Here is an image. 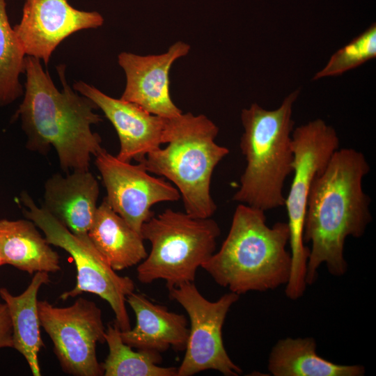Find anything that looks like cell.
Segmentation results:
<instances>
[{
  "label": "cell",
  "mask_w": 376,
  "mask_h": 376,
  "mask_svg": "<svg viewBox=\"0 0 376 376\" xmlns=\"http://www.w3.org/2000/svg\"><path fill=\"white\" fill-rule=\"evenodd\" d=\"M370 166L364 155L351 148L336 150L315 178L308 195L304 240L311 243L306 282L312 285L325 264L336 276L344 275L347 264L344 246L348 237L363 235L372 221L370 199L363 189Z\"/></svg>",
  "instance_id": "cell-1"
},
{
  "label": "cell",
  "mask_w": 376,
  "mask_h": 376,
  "mask_svg": "<svg viewBox=\"0 0 376 376\" xmlns=\"http://www.w3.org/2000/svg\"><path fill=\"white\" fill-rule=\"evenodd\" d=\"M41 63L26 56L24 98L15 115L27 137L26 147L41 154L54 147L67 173L88 171L91 155L103 148L100 136L91 130V125L102 121L95 111L97 107L68 84L65 65L56 67L62 85L59 91Z\"/></svg>",
  "instance_id": "cell-2"
},
{
  "label": "cell",
  "mask_w": 376,
  "mask_h": 376,
  "mask_svg": "<svg viewBox=\"0 0 376 376\" xmlns=\"http://www.w3.org/2000/svg\"><path fill=\"white\" fill-rule=\"evenodd\" d=\"M287 222L266 224L265 212L240 203L219 250L201 267L220 286L239 295L285 285L291 269Z\"/></svg>",
  "instance_id": "cell-3"
},
{
  "label": "cell",
  "mask_w": 376,
  "mask_h": 376,
  "mask_svg": "<svg viewBox=\"0 0 376 376\" xmlns=\"http://www.w3.org/2000/svg\"><path fill=\"white\" fill-rule=\"evenodd\" d=\"M298 95L292 92L273 110L257 103L242 109L240 146L246 165L234 201L264 212L283 206L284 184L293 169L292 115Z\"/></svg>",
  "instance_id": "cell-4"
},
{
  "label": "cell",
  "mask_w": 376,
  "mask_h": 376,
  "mask_svg": "<svg viewBox=\"0 0 376 376\" xmlns=\"http://www.w3.org/2000/svg\"><path fill=\"white\" fill-rule=\"evenodd\" d=\"M218 127L206 116L190 112L168 118L167 146L146 155L141 163L148 173L164 176L180 192L185 212L196 218L211 217L217 210L210 184L217 164L229 153L217 144Z\"/></svg>",
  "instance_id": "cell-5"
},
{
  "label": "cell",
  "mask_w": 376,
  "mask_h": 376,
  "mask_svg": "<svg viewBox=\"0 0 376 376\" xmlns=\"http://www.w3.org/2000/svg\"><path fill=\"white\" fill-rule=\"evenodd\" d=\"M220 233L210 217L196 218L171 209L153 215L141 229L151 250L137 267L138 280L143 284L164 280L167 288L194 282L198 268L215 252Z\"/></svg>",
  "instance_id": "cell-6"
},
{
  "label": "cell",
  "mask_w": 376,
  "mask_h": 376,
  "mask_svg": "<svg viewBox=\"0 0 376 376\" xmlns=\"http://www.w3.org/2000/svg\"><path fill=\"white\" fill-rule=\"evenodd\" d=\"M293 178L285 197L290 232L291 269L285 295L292 300L306 290V267L310 249L304 240V219L309 192L316 175L339 148L334 128L322 119H315L295 128L292 133Z\"/></svg>",
  "instance_id": "cell-7"
},
{
  "label": "cell",
  "mask_w": 376,
  "mask_h": 376,
  "mask_svg": "<svg viewBox=\"0 0 376 376\" xmlns=\"http://www.w3.org/2000/svg\"><path fill=\"white\" fill-rule=\"evenodd\" d=\"M24 217L32 221L44 233L49 244L67 251L77 268L75 287L60 296L65 300L84 292L95 294L107 301L115 315V323L121 331L131 328L126 308V297L135 289L134 281L116 273L99 253L88 235L77 236L42 207L36 205L27 192L20 194Z\"/></svg>",
  "instance_id": "cell-8"
},
{
  "label": "cell",
  "mask_w": 376,
  "mask_h": 376,
  "mask_svg": "<svg viewBox=\"0 0 376 376\" xmlns=\"http://www.w3.org/2000/svg\"><path fill=\"white\" fill-rule=\"evenodd\" d=\"M168 290L169 297L184 308L190 321L185 353L177 376H191L207 370L226 376L241 375L242 370L230 358L222 338L228 312L240 295L230 292L212 301L201 295L194 282Z\"/></svg>",
  "instance_id": "cell-9"
},
{
  "label": "cell",
  "mask_w": 376,
  "mask_h": 376,
  "mask_svg": "<svg viewBox=\"0 0 376 376\" xmlns=\"http://www.w3.org/2000/svg\"><path fill=\"white\" fill-rule=\"evenodd\" d=\"M38 309L40 327L51 338L63 371L74 376L103 375L96 347L105 343L106 329L97 304L84 297L65 307L42 300L38 301Z\"/></svg>",
  "instance_id": "cell-10"
},
{
  "label": "cell",
  "mask_w": 376,
  "mask_h": 376,
  "mask_svg": "<svg viewBox=\"0 0 376 376\" xmlns=\"http://www.w3.org/2000/svg\"><path fill=\"white\" fill-rule=\"evenodd\" d=\"M95 165L107 190V201L135 231L154 215L151 207L180 198L178 189L163 178L149 175L141 163L118 159L102 148L95 155Z\"/></svg>",
  "instance_id": "cell-11"
},
{
  "label": "cell",
  "mask_w": 376,
  "mask_h": 376,
  "mask_svg": "<svg viewBox=\"0 0 376 376\" xmlns=\"http://www.w3.org/2000/svg\"><path fill=\"white\" fill-rule=\"evenodd\" d=\"M96 11L72 7L68 0H24L20 22L13 29L26 56L47 66L56 47L65 38L81 30L102 26Z\"/></svg>",
  "instance_id": "cell-12"
},
{
  "label": "cell",
  "mask_w": 376,
  "mask_h": 376,
  "mask_svg": "<svg viewBox=\"0 0 376 376\" xmlns=\"http://www.w3.org/2000/svg\"><path fill=\"white\" fill-rule=\"evenodd\" d=\"M189 49L188 44L178 41L161 54L141 56L125 52L120 53L118 62L126 77L120 99L164 118L181 114L182 111L170 95L169 71L173 63L186 56Z\"/></svg>",
  "instance_id": "cell-13"
},
{
  "label": "cell",
  "mask_w": 376,
  "mask_h": 376,
  "mask_svg": "<svg viewBox=\"0 0 376 376\" xmlns=\"http://www.w3.org/2000/svg\"><path fill=\"white\" fill-rule=\"evenodd\" d=\"M72 88L92 100L114 127L120 141L116 157L123 162H140L147 154L166 143L168 118L152 114L141 107L116 99L83 81Z\"/></svg>",
  "instance_id": "cell-14"
},
{
  "label": "cell",
  "mask_w": 376,
  "mask_h": 376,
  "mask_svg": "<svg viewBox=\"0 0 376 376\" xmlns=\"http://www.w3.org/2000/svg\"><path fill=\"white\" fill-rule=\"evenodd\" d=\"M100 193L95 176L88 171H75L63 176L55 173L45 184L41 207L77 236H87Z\"/></svg>",
  "instance_id": "cell-15"
},
{
  "label": "cell",
  "mask_w": 376,
  "mask_h": 376,
  "mask_svg": "<svg viewBox=\"0 0 376 376\" xmlns=\"http://www.w3.org/2000/svg\"><path fill=\"white\" fill-rule=\"evenodd\" d=\"M126 302L134 312L136 325L133 329L120 330L125 344L159 353L171 347L175 352L185 351L189 329L184 315L169 311L166 306L134 292L127 296Z\"/></svg>",
  "instance_id": "cell-16"
},
{
  "label": "cell",
  "mask_w": 376,
  "mask_h": 376,
  "mask_svg": "<svg viewBox=\"0 0 376 376\" xmlns=\"http://www.w3.org/2000/svg\"><path fill=\"white\" fill-rule=\"evenodd\" d=\"M88 235L115 271L139 264L148 256L141 235L113 210L105 197L97 206Z\"/></svg>",
  "instance_id": "cell-17"
},
{
  "label": "cell",
  "mask_w": 376,
  "mask_h": 376,
  "mask_svg": "<svg viewBox=\"0 0 376 376\" xmlns=\"http://www.w3.org/2000/svg\"><path fill=\"white\" fill-rule=\"evenodd\" d=\"M0 253L3 265L30 274L61 270L59 255L28 219L0 220Z\"/></svg>",
  "instance_id": "cell-18"
},
{
  "label": "cell",
  "mask_w": 376,
  "mask_h": 376,
  "mask_svg": "<svg viewBox=\"0 0 376 376\" xmlns=\"http://www.w3.org/2000/svg\"><path fill=\"white\" fill-rule=\"evenodd\" d=\"M49 273L36 272L26 289L13 295L6 288H0V297L6 304L13 328V348L26 360L33 376H40L38 353L44 346L40 332L38 292L49 283Z\"/></svg>",
  "instance_id": "cell-19"
},
{
  "label": "cell",
  "mask_w": 376,
  "mask_h": 376,
  "mask_svg": "<svg viewBox=\"0 0 376 376\" xmlns=\"http://www.w3.org/2000/svg\"><path fill=\"white\" fill-rule=\"evenodd\" d=\"M312 337L285 338L272 347L267 368L274 376H362L361 365H343L328 361L316 352Z\"/></svg>",
  "instance_id": "cell-20"
},
{
  "label": "cell",
  "mask_w": 376,
  "mask_h": 376,
  "mask_svg": "<svg viewBox=\"0 0 376 376\" xmlns=\"http://www.w3.org/2000/svg\"><path fill=\"white\" fill-rule=\"evenodd\" d=\"M109 354L102 363L104 376H177L178 368L160 366L161 353L133 350L120 336L118 325L108 324L104 335Z\"/></svg>",
  "instance_id": "cell-21"
},
{
  "label": "cell",
  "mask_w": 376,
  "mask_h": 376,
  "mask_svg": "<svg viewBox=\"0 0 376 376\" xmlns=\"http://www.w3.org/2000/svg\"><path fill=\"white\" fill-rule=\"evenodd\" d=\"M26 54L6 12V0H0V108L24 95L19 77L24 73Z\"/></svg>",
  "instance_id": "cell-22"
},
{
  "label": "cell",
  "mask_w": 376,
  "mask_h": 376,
  "mask_svg": "<svg viewBox=\"0 0 376 376\" xmlns=\"http://www.w3.org/2000/svg\"><path fill=\"white\" fill-rule=\"evenodd\" d=\"M376 56V26L366 30L339 49L325 66L317 72L313 80L338 76L352 70Z\"/></svg>",
  "instance_id": "cell-23"
},
{
  "label": "cell",
  "mask_w": 376,
  "mask_h": 376,
  "mask_svg": "<svg viewBox=\"0 0 376 376\" xmlns=\"http://www.w3.org/2000/svg\"><path fill=\"white\" fill-rule=\"evenodd\" d=\"M13 328L9 311L4 302H0V348L12 347Z\"/></svg>",
  "instance_id": "cell-24"
},
{
  "label": "cell",
  "mask_w": 376,
  "mask_h": 376,
  "mask_svg": "<svg viewBox=\"0 0 376 376\" xmlns=\"http://www.w3.org/2000/svg\"><path fill=\"white\" fill-rule=\"evenodd\" d=\"M3 265V260H2L1 253H0V266H1Z\"/></svg>",
  "instance_id": "cell-25"
}]
</instances>
